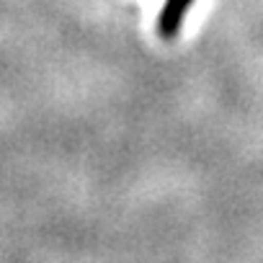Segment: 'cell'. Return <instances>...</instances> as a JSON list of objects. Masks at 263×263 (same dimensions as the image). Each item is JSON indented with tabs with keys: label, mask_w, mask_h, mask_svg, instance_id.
<instances>
[{
	"label": "cell",
	"mask_w": 263,
	"mask_h": 263,
	"mask_svg": "<svg viewBox=\"0 0 263 263\" xmlns=\"http://www.w3.org/2000/svg\"><path fill=\"white\" fill-rule=\"evenodd\" d=\"M194 3V0H165V8L160 13V34L165 39H173L181 29V21L189 11V6Z\"/></svg>",
	"instance_id": "obj_1"
}]
</instances>
